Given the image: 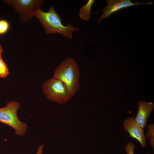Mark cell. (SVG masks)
<instances>
[{
    "label": "cell",
    "instance_id": "1",
    "mask_svg": "<svg viewBox=\"0 0 154 154\" xmlns=\"http://www.w3.org/2000/svg\"><path fill=\"white\" fill-rule=\"evenodd\" d=\"M33 15L38 18L46 34L59 33L70 39L73 32L80 30L71 24L68 23L66 26L63 25L60 16L52 5L47 12L42 11L39 7L37 8L34 11Z\"/></svg>",
    "mask_w": 154,
    "mask_h": 154
},
{
    "label": "cell",
    "instance_id": "2",
    "mask_svg": "<svg viewBox=\"0 0 154 154\" xmlns=\"http://www.w3.org/2000/svg\"><path fill=\"white\" fill-rule=\"evenodd\" d=\"M80 75L76 62L70 57L60 63L54 71L53 77L65 84L72 97L80 88L79 80Z\"/></svg>",
    "mask_w": 154,
    "mask_h": 154
},
{
    "label": "cell",
    "instance_id": "3",
    "mask_svg": "<svg viewBox=\"0 0 154 154\" xmlns=\"http://www.w3.org/2000/svg\"><path fill=\"white\" fill-rule=\"evenodd\" d=\"M19 102L12 101L7 103L5 107L0 108V122L13 128L15 134L19 136L26 134L28 126L19 119L17 112L20 108Z\"/></svg>",
    "mask_w": 154,
    "mask_h": 154
},
{
    "label": "cell",
    "instance_id": "4",
    "mask_svg": "<svg viewBox=\"0 0 154 154\" xmlns=\"http://www.w3.org/2000/svg\"><path fill=\"white\" fill-rule=\"evenodd\" d=\"M42 89L48 100L57 103H66L72 97L65 84L53 77L44 82Z\"/></svg>",
    "mask_w": 154,
    "mask_h": 154
},
{
    "label": "cell",
    "instance_id": "5",
    "mask_svg": "<svg viewBox=\"0 0 154 154\" xmlns=\"http://www.w3.org/2000/svg\"><path fill=\"white\" fill-rule=\"evenodd\" d=\"M43 1L35 0H12L4 1V2L18 12L22 20L25 21L30 19L33 16L35 8L40 7Z\"/></svg>",
    "mask_w": 154,
    "mask_h": 154
},
{
    "label": "cell",
    "instance_id": "6",
    "mask_svg": "<svg viewBox=\"0 0 154 154\" xmlns=\"http://www.w3.org/2000/svg\"><path fill=\"white\" fill-rule=\"evenodd\" d=\"M106 1L107 5L100 11H102L103 13L97 21L98 25L102 19L109 17L113 13L122 9L140 5L153 3L151 2L144 3L139 2L132 3L130 0H107Z\"/></svg>",
    "mask_w": 154,
    "mask_h": 154
},
{
    "label": "cell",
    "instance_id": "7",
    "mask_svg": "<svg viewBox=\"0 0 154 154\" xmlns=\"http://www.w3.org/2000/svg\"><path fill=\"white\" fill-rule=\"evenodd\" d=\"M124 129L129 134L130 137L137 140L143 148L146 145L147 139L145 135L143 129L137 124L134 116L129 117L124 120L123 123Z\"/></svg>",
    "mask_w": 154,
    "mask_h": 154
},
{
    "label": "cell",
    "instance_id": "8",
    "mask_svg": "<svg viewBox=\"0 0 154 154\" xmlns=\"http://www.w3.org/2000/svg\"><path fill=\"white\" fill-rule=\"evenodd\" d=\"M138 107L135 120L139 127L143 129L145 128L148 118L154 108V104L150 102L140 100L139 102Z\"/></svg>",
    "mask_w": 154,
    "mask_h": 154
},
{
    "label": "cell",
    "instance_id": "9",
    "mask_svg": "<svg viewBox=\"0 0 154 154\" xmlns=\"http://www.w3.org/2000/svg\"><path fill=\"white\" fill-rule=\"evenodd\" d=\"M94 0H89L84 5L81 6L79 10V16L82 20L88 21L90 18L91 7L95 2Z\"/></svg>",
    "mask_w": 154,
    "mask_h": 154
},
{
    "label": "cell",
    "instance_id": "10",
    "mask_svg": "<svg viewBox=\"0 0 154 154\" xmlns=\"http://www.w3.org/2000/svg\"><path fill=\"white\" fill-rule=\"evenodd\" d=\"M9 74V70L6 64L3 60L1 56H0V78H5Z\"/></svg>",
    "mask_w": 154,
    "mask_h": 154
},
{
    "label": "cell",
    "instance_id": "11",
    "mask_svg": "<svg viewBox=\"0 0 154 154\" xmlns=\"http://www.w3.org/2000/svg\"><path fill=\"white\" fill-rule=\"evenodd\" d=\"M10 27L9 23L4 19L0 20V35L5 34L8 31Z\"/></svg>",
    "mask_w": 154,
    "mask_h": 154
},
{
    "label": "cell",
    "instance_id": "12",
    "mask_svg": "<svg viewBox=\"0 0 154 154\" xmlns=\"http://www.w3.org/2000/svg\"><path fill=\"white\" fill-rule=\"evenodd\" d=\"M147 132L146 134L149 139H154V125L151 123L148 125Z\"/></svg>",
    "mask_w": 154,
    "mask_h": 154
},
{
    "label": "cell",
    "instance_id": "13",
    "mask_svg": "<svg viewBox=\"0 0 154 154\" xmlns=\"http://www.w3.org/2000/svg\"><path fill=\"white\" fill-rule=\"evenodd\" d=\"M135 145L134 143L128 142L125 145V149L127 154H134Z\"/></svg>",
    "mask_w": 154,
    "mask_h": 154
},
{
    "label": "cell",
    "instance_id": "14",
    "mask_svg": "<svg viewBox=\"0 0 154 154\" xmlns=\"http://www.w3.org/2000/svg\"><path fill=\"white\" fill-rule=\"evenodd\" d=\"M43 147V144L40 145L38 148L37 152L36 154H42Z\"/></svg>",
    "mask_w": 154,
    "mask_h": 154
},
{
    "label": "cell",
    "instance_id": "15",
    "mask_svg": "<svg viewBox=\"0 0 154 154\" xmlns=\"http://www.w3.org/2000/svg\"><path fill=\"white\" fill-rule=\"evenodd\" d=\"M3 51V48L2 47L0 44V56H1L2 53Z\"/></svg>",
    "mask_w": 154,
    "mask_h": 154
},
{
    "label": "cell",
    "instance_id": "16",
    "mask_svg": "<svg viewBox=\"0 0 154 154\" xmlns=\"http://www.w3.org/2000/svg\"><path fill=\"white\" fill-rule=\"evenodd\" d=\"M146 154H150L149 153H146Z\"/></svg>",
    "mask_w": 154,
    "mask_h": 154
}]
</instances>
